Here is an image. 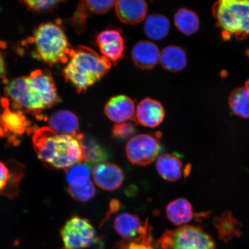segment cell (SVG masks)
Returning <instances> with one entry per match:
<instances>
[{
    "label": "cell",
    "mask_w": 249,
    "mask_h": 249,
    "mask_svg": "<svg viewBox=\"0 0 249 249\" xmlns=\"http://www.w3.org/2000/svg\"><path fill=\"white\" fill-rule=\"evenodd\" d=\"M5 71V62L4 56L0 51V79L4 77Z\"/></svg>",
    "instance_id": "1f68e13d"
},
{
    "label": "cell",
    "mask_w": 249,
    "mask_h": 249,
    "mask_svg": "<svg viewBox=\"0 0 249 249\" xmlns=\"http://www.w3.org/2000/svg\"><path fill=\"white\" fill-rule=\"evenodd\" d=\"M246 87L249 89V80L248 81L247 83H246Z\"/></svg>",
    "instance_id": "d6a6232c"
},
{
    "label": "cell",
    "mask_w": 249,
    "mask_h": 249,
    "mask_svg": "<svg viewBox=\"0 0 249 249\" xmlns=\"http://www.w3.org/2000/svg\"><path fill=\"white\" fill-rule=\"evenodd\" d=\"M11 178V174L5 163L0 161V192L4 191Z\"/></svg>",
    "instance_id": "4dcf8cb0"
},
{
    "label": "cell",
    "mask_w": 249,
    "mask_h": 249,
    "mask_svg": "<svg viewBox=\"0 0 249 249\" xmlns=\"http://www.w3.org/2000/svg\"><path fill=\"white\" fill-rule=\"evenodd\" d=\"M174 24L180 33L186 36L194 34L200 27V20L195 12L186 8L177 11L174 17Z\"/></svg>",
    "instance_id": "603a6c76"
},
{
    "label": "cell",
    "mask_w": 249,
    "mask_h": 249,
    "mask_svg": "<svg viewBox=\"0 0 249 249\" xmlns=\"http://www.w3.org/2000/svg\"><path fill=\"white\" fill-rule=\"evenodd\" d=\"M247 54L249 56V49L248 50V52H247Z\"/></svg>",
    "instance_id": "836d02e7"
},
{
    "label": "cell",
    "mask_w": 249,
    "mask_h": 249,
    "mask_svg": "<svg viewBox=\"0 0 249 249\" xmlns=\"http://www.w3.org/2000/svg\"><path fill=\"white\" fill-rule=\"evenodd\" d=\"M187 56L183 50L177 46H168L160 53V61L163 69L171 72H179L187 65Z\"/></svg>",
    "instance_id": "44dd1931"
},
{
    "label": "cell",
    "mask_w": 249,
    "mask_h": 249,
    "mask_svg": "<svg viewBox=\"0 0 249 249\" xmlns=\"http://www.w3.org/2000/svg\"><path fill=\"white\" fill-rule=\"evenodd\" d=\"M33 43L36 57L51 65L67 62L73 50L62 28L52 22L37 28Z\"/></svg>",
    "instance_id": "277c9868"
},
{
    "label": "cell",
    "mask_w": 249,
    "mask_h": 249,
    "mask_svg": "<svg viewBox=\"0 0 249 249\" xmlns=\"http://www.w3.org/2000/svg\"><path fill=\"white\" fill-rule=\"evenodd\" d=\"M102 55L116 65L125 52V42L122 33L118 29H107L99 33L96 38Z\"/></svg>",
    "instance_id": "9c48e42d"
},
{
    "label": "cell",
    "mask_w": 249,
    "mask_h": 249,
    "mask_svg": "<svg viewBox=\"0 0 249 249\" xmlns=\"http://www.w3.org/2000/svg\"><path fill=\"white\" fill-rule=\"evenodd\" d=\"M160 52L158 46L148 40H141L133 46L131 58L137 67L142 70L154 68L160 61Z\"/></svg>",
    "instance_id": "2e32d148"
},
{
    "label": "cell",
    "mask_w": 249,
    "mask_h": 249,
    "mask_svg": "<svg viewBox=\"0 0 249 249\" xmlns=\"http://www.w3.org/2000/svg\"><path fill=\"white\" fill-rule=\"evenodd\" d=\"M166 214L170 222L177 226H184L191 222L195 215L191 202L184 198L169 202L166 207Z\"/></svg>",
    "instance_id": "ffe728a7"
},
{
    "label": "cell",
    "mask_w": 249,
    "mask_h": 249,
    "mask_svg": "<svg viewBox=\"0 0 249 249\" xmlns=\"http://www.w3.org/2000/svg\"><path fill=\"white\" fill-rule=\"evenodd\" d=\"M160 149V143L157 137L140 134L129 140L125 152L130 163L144 166L155 160Z\"/></svg>",
    "instance_id": "ba28073f"
},
{
    "label": "cell",
    "mask_w": 249,
    "mask_h": 249,
    "mask_svg": "<svg viewBox=\"0 0 249 249\" xmlns=\"http://www.w3.org/2000/svg\"><path fill=\"white\" fill-rule=\"evenodd\" d=\"M115 230L122 241L136 240L152 231L148 219L144 223L135 214L124 213L118 214L114 222Z\"/></svg>",
    "instance_id": "30bf717a"
},
{
    "label": "cell",
    "mask_w": 249,
    "mask_h": 249,
    "mask_svg": "<svg viewBox=\"0 0 249 249\" xmlns=\"http://www.w3.org/2000/svg\"><path fill=\"white\" fill-rule=\"evenodd\" d=\"M68 191L74 200L82 202L91 200L96 194L95 186L91 180L83 186L69 185Z\"/></svg>",
    "instance_id": "4316f807"
},
{
    "label": "cell",
    "mask_w": 249,
    "mask_h": 249,
    "mask_svg": "<svg viewBox=\"0 0 249 249\" xmlns=\"http://www.w3.org/2000/svg\"><path fill=\"white\" fill-rule=\"evenodd\" d=\"M116 0H79V4L71 18V23L78 32L85 29L87 18L92 15H104L113 8Z\"/></svg>",
    "instance_id": "8fae6325"
},
{
    "label": "cell",
    "mask_w": 249,
    "mask_h": 249,
    "mask_svg": "<svg viewBox=\"0 0 249 249\" xmlns=\"http://www.w3.org/2000/svg\"><path fill=\"white\" fill-rule=\"evenodd\" d=\"M0 120L5 129L17 135L23 134L29 126L27 121L23 114L9 109L4 110Z\"/></svg>",
    "instance_id": "d4e9b609"
},
{
    "label": "cell",
    "mask_w": 249,
    "mask_h": 249,
    "mask_svg": "<svg viewBox=\"0 0 249 249\" xmlns=\"http://www.w3.org/2000/svg\"><path fill=\"white\" fill-rule=\"evenodd\" d=\"M104 111L106 116L113 122L122 123L128 120L135 122V102L126 95L111 98L106 104Z\"/></svg>",
    "instance_id": "4fadbf2b"
},
{
    "label": "cell",
    "mask_w": 249,
    "mask_h": 249,
    "mask_svg": "<svg viewBox=\"0 0 249 249\" xmlns=\"http://www.w3.org/2000/svg\"><path fill=\"white\" fill-rule=\"evenodd\" d=\"M76 136L82 148L83 161L85 163L96 165L104 163L110 157L107 149L93 136L83 133Z\"/></svg>",
    "instance_id": "e0dca14e"
},
{
    "label": "cell",
    "mask_w": 249,
    "mask_h": 249,
    "mask_svg": "<svg viewBox=\"0 0 249 249\" xmlns=\"http://www.w3.org/2000/svg\"><path fill=\"white\" fill-rule=\"evenodd\" d=\"M5 92L17 107L37 113L60 102L51 74L37 70L30 75L16 78L9 82Z\"/></svg>",
    "instance_id": "6da1fadb"
},
{
    "label": "cell",
    "mask_w": 249,
    "mask_h": 249,
    "mask_svg": "<svg viewBox=\"0 0 249 249\" xmlns=\"http://www.w3.org/2000/svg\"><path fill=\"white\" fill-rule=\"evenodd\" d=\"M66 0H21L28 9L36 12H42L53 8Z\"/></svg>",
    "instance_id": "f546056e"
},
{
    "label": "cell",
    "mask_w": 249,
    "mask_h": 249,
    "mask_svg": "<svg viewBox=\"0 0 249 249\" xmlns=\"http://www.w3.org/2000/svg\"><path fill=\"white\" fill-rule=\"evenodd\" d=\"M62 249H85L98 242L94 227L89 220L79 216L70 218L61 230Z\"/></svg>",
    "instance_id": "52a82bcc"
},
{
    "label": "cell",
    "mask_w": 249,
    "mask_h": 249,
    "mask_svg": "<svg viewBox=\"0 0 249 249\" xmlns=\"http://www.w3.org/2000/svg\"><path fill=\"white\" fill-rule=\"evenodd\" d=\"M95 184L104 191H116L122 185L124 176L123 170L118 165L102 163L95 165L92 171Z\"/></svg>",
    "instance_id": "7c38bea8"
},
{
    "label": "cell",
    "mask_w": 249,
    "mask_h": 249,
    "mask_svg": "<svg viewBox=\"0 0 249 249\" xmlns=\"http://www.w3.org/2000/svg\"><path fill=\"white\" fill-rule=\"evenodd\" d=\"M91 171L86 163H77L68 168L66 171L67 180L69 185L83 186L90 181Z\"/></svg>",
    "instance_id": "484cf974"
},
{
    "label": "cell",
    "mask_w": 249,
    "mask_h": 249,
    "mask_svg": "<svg viewBox=\"0 0 249 249\" xmlns=\"http://www.w3.org/2000/svg\"><path fill=\"white\" fill-rule=\"evenodd\" d=\"M157 169L160 175L167 181L176 182L184 176L189 175L191 166L183 169V164L180 159L170 154L161 155L158 158Z\"/></svg>",
    "instance_id": "ac0fdd59"
},
{
    "label": "cell",
    "mask_w": 249,
    "mask_h": 249,
    "mask_svg": "<svg viewBox=\"0 0 249 249\" xmlns=\"http://www.w3.org/2000/svg\"><path fill=\"white\" fill-rule=\"evenodd\" d=\"M115 10L121 22L135 25L147 17L148 5L145 0H116Z\"/></svg>",
    "instance_id": "5bb4252c"
},
{
    "label": "cell",
    "mask_w": 249,
    "mask_h": 249,
    "mask_svg": "<svg viewBox=\"0 0 249 249\" xmlns=\"http://www.w3.org/2000/svg\"><path fill=\"white\" fill-rule=\"evenodd\" d=\"M136 132V124L129 122L117 123L114 124L111 130L113 138L119 140L129 139Z\"/></svg>",
    "instance_id": "f1b7e54d"
},
{
    "label": "cell",
    "mask_w": 249,
    "mask_h": 249,
    "mask_svg": "<svg viewBox=\"0 0 249 249\" xmlns=\"http://www.w3.org/2000/svg\"><path fill=\"white\" fill-rule=\"evenodd\" d=\"M229 103L236 116L249 118V89L247 87L233 90L229 96Z\"/></svg>",
    "instance_id": "cb8c5ba5"
},
{
    "label": "cell",
    "mask_w": 249,
    "mask_h": 249,
    "mask_svg": "<svg viewBox=\"0 0 249 249\" xmlns=\"http://www.w3.org/2000/svg\"><path fill=\"white\" fill-rule=\"evenodd\" d=\"M164 117L165 111L162 105L155 99L146 98L137 107L135 123L154 128L163 122Z\"/></svg>",
    "instance_id": "9a60e30c"
},
{
    "label": "cell",
    "mask_w": 249,
    "mask_h": 249,
    "mask_svg": "<svg viewBox=\"0 0 249 249\" xmlns=\"http://www.w3.org/2000/svg\"><path fill=\"white\" fill-rule=\"evenodd\" d=\"M33 143L39 159L56 169L67 170L83 161L76 136L60 135L45 127L34 133Z\"/></svg>",
    "instance_id": "7a4b0ae2"
},
{
    "label": "cell",
    "mask_w": 249,
    "mask_h": 249,
    "mask_svg": "<svg viewBox=\"0 0 249 249\" xmlns=\"http://www.w3.org/2000/svg\"><path fill=\"white\" fill-rule=\"evenodd\" d=\"M157 245L160 249H216L213 239L201 227L189 225L166 230Z\"/></svg>",
    "instance_id": "8992f818"
},
{
    "label": "cell",
    "mask_w": 249,
    "mask_h": 249,
    "mask_svg": "<svg viewBox=\"0 0 249 249\" xmlns=\"http://www.w3.org/2000/svg\"><path fill=\"white\" fill-rule=\"evenodd\" d=\"M170 29V21L164 15L152 14L145 18L144 33L149 38L155 40H162L169 34Z\"/></svg>",
    "instance_id": "7402d4cb"
},
{
    "label": "cell",
    "mask_w": 249,
    "mask_h": 249,
    "mask_svg": "<svg viewBox=\"0 0 249 249\" xmlns=\"http://www.w3.org/2000/svg\"><path fill=\"white\" fill-rule=\"evenodd\" d=\"M51 128L60 135L76 136L79 134L80 123L76 115L71 111L61 110L52 115L49 121Z\"/></svg>",
    "instance_id": "d6986e66"
},
{
    "label": "cell",
    "mask_w": 249,
    "mask_h": 249,
    "mask_svg": "<svg viewBox=\"0 0 249 249\" xmlns=\"http://www.w3.org/2000/svg\"><path fill=\"white\" fill-rule=\"evenodd\" d=\"M110 61L85 46L73 50L63 70L67 82L75 88L78 93H85L110 71Z\"/></svg>",
    "instance_id": "3957f363"
},
{
    "label": "cell",
    "mask_w": 249,
    "mask_h": 249,
    "mask_svg": "<svg viewBox=\"0 0 249 249\" xmlns=\"http://www.w3.org/2000/svg\"><path fill=\"white\" fill-rule=\"evenodd\" d=\"M152 231L135 241H121L117 245L118 249H160L157 244H153Z\"/></svg>",
    "instance_id": "83f0119b"
},
{
    "label": "cell",
    "mask_w": 249,
    "mask_h": 249,
    "mask_svg": "<svg viewBox=\"0 0 249 249\" xmlns=\"http://www.w3.org/2000/svg\"><path fill=\"white\" fill-rule=\"evenodd\" d=\"M213 11L225 40L249 36V0H217Z\"/></svg>",
    "instance_id": "5b68a950"
}]
</instances>
